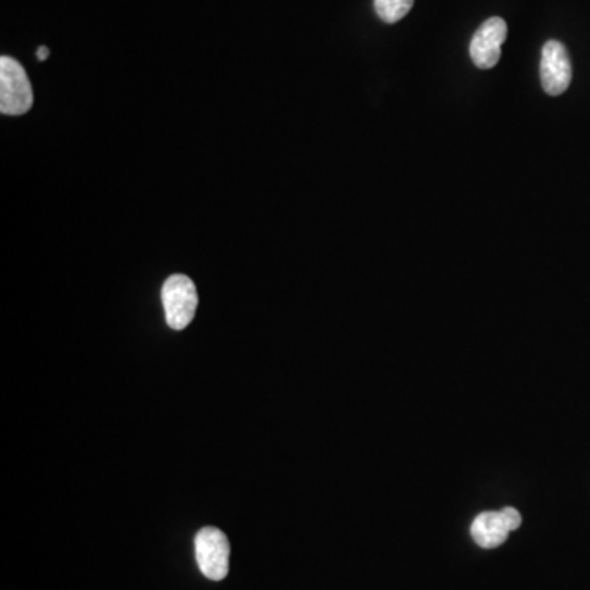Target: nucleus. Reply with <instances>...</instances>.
I'll return each mask as SVG.
<instances>
[{
	"mask_svg": "<svg viewBox=\"0 0 590 590\" xmlns=\"http://www.w3.org/2000/svg\"><path fill=\"white\" fill-rule=\"evenodd\" d=\"M510 530L505 525L500 512H484L477 515L472 522L471 535L477 545L486 550H494L497 546L504 545L509 538Z\"/></svg>",
	"mask_w": 590,
	"mask_h": 590,
	"instance_id": "nucleus-6",
	"label": "nucleus"
},
{
	"mask_svg": "<svg viewBox=\"0 0 590 590\" xmlns=\"http://www.w3.org/2000/svg\"><path fill=\"white\" fill-rule=\"evenodd\" d=\"M507 23L500 17H492L477 28L469 46L472 63L479 69H491L499 63L502 45L507 40Z\"/></svg>",
	"mask_w": 590,
	"mask_h": 590,
	"instance_id": "nucleus-5",
	"label": "nucleus"
},
{
	"mask_svg": "<svg viewBox=\"0 0 590 590\" xmlns=\"http://www.w3.org/2000/svg\"><path fill=\"white\" fill-rule=\"evenodd\" d=\"M33 89L25 69L17 59L0 58V112L23 115L32 109Z\"/></svg>",
	"mask_w": 590,
	"mask_h": 590,
	"instance_id": "nucleus-2",
	"label": "nucleus"
},
{
	"mask_svg": "<svg viewBox=\"0 0 590 590\" xmlns=\"http://www.w3.org/2000/svg\"><path fill=\"white\" fill-rule=\"evenodd\" d=\"M413 2L415 0H374V9L382 22L395 23L409 14Z\"/></svg>",
	"mask_w": 590,
	"mask_h": 590,
	"instance_id": "nucleus-7",
	"label": "nucleus"
},
{
	"mask_svg": "<svg viewBox=\"0 0 590 590\" xmlns=\"http://www.w3.org/2000/svg\"><path fill=\"white\" fill-rule=\"evenodd\" d=\"M166 322L173 330H184L196 317L199 295L191 277L173 274L161 289Z\"/></svg>",
	"mask_w": 590,
	"mask_h": 590,
	"instance_id": "nucleus-1",
	"label": "nucleus"
},
{
	"mask_svg": "<svg viewBox=\"0 0 590 590\" xmlns=\"http://www.w3.org/2000/svg\"><path fill=\"white\" fill-rule=\"evenodd\" d=\"M500 515L504 518L505 525H507L510 531L517 530L522 525V515L517 510L512 509V507L500 510Z\"/></svg>",
	"mask_w": 590,
	"mask_h": 590,
	"instance_id": "nucleus-8",
	"label": "nucleus"
},
{
	"mask_svg": "<svg viewBox=\"0 0 590 590\" xmlns=\"http://www.w3.org/2000/svg\"><path fill=\"white\" fill-rule=\"evenodd\" d=\"M541 86L548 96H561L568 91L572 64L566 46L558 40L546 41L541 51Z\"/></svg>",
	"mask_w": 590,
	"mask_h": 590,
	"instance_id": "nucleus-4",
	"label": "nucleus"
},
{
	"mask_svg": "<svg viewBox=\"0 0 590 590\" xmlns=\"http://www.w3.org/2000/svg\"><path fill=\"white\" fill-rule=\"evenodd\" d=\"M199 569L210 581H223L230 571V541L222 530L205 527L194 540Z\"/></svg>",
	"mask_w": 590,
	"mask_h": 590,
	"instance_id": "nucleus-3",
	"label": "nucleus"
},
{
	"mask_svg": "<svg viewBox=\"0 0 590 590\" xmlns=\"http://www.w3.org/2000/svg\"><path fill=\"white\" fill-rule=\"evenodd\" d=\"M37 56L38 59H40V61H45V59L48 58V56H50V50H48L46 46H40V48H38L37 51Z\"/></svg>",
	"mask_w": 590,
	"mask_h": 590,
	"instance_id": "nucleus-9",
	"label": "nucleus"
}]
</instances>
